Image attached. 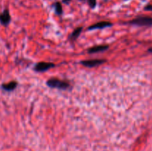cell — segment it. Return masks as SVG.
I'll return each instance as SVG.
<instances>
[{
  "instance_id": "obj_1",
  "label": "cell",
  "mask_w": 152,
  "mask_h": 151,
  "mask_svg": "<svg viewBox=\"0 0 152 151\" xmlns=\"http://www.w3.org/2000/svg\"><path fill=\"white\" fill-rule=\"evenodd\" d=\"M129 24L137 26H151L152 17L147 16H140L129 22Z\"/></svg>"
},
{
  "instance_id": "obj_2",
  "label": "cell",
  "mask_w": 152,
  "mask_h": 151,
  "mask_svg": "<svg viewBox=\"0 0 152 151\" xmlns=\"http://www.w3.org/2000/svg\"><path fill=\"white\" fill-rule=\"evenodd\" d=\"M47 84L50 87L62 89V90H66L70 87L69 83L57 78H50L47 81Z\"/></svg>"
},
{
  "instance_id": "obj_3",
  "label": "cell",
  "mask_w": 152,
  "mask_h": 151,
  "mask_svg": "<svg viewBox=\"0 0 152 151\" xmlns=\"http://www.w3.org/2000/svg\"><path fill=\"white\" fill-rule=\"evenodd\" d=\"M11 21V16L7 8L4 9L2 13H0V23L4 26H7Z\"/></svg>"
},
{
  "instance_id": "obj_4",
  "label": "cell",
  "mask_w": 152,
  "mask_h": 151,
  "mask_svg": "<svg viewBox=\"0 0 152 151\" xmlns=\"http://www.w3.org/2000/svg\"><path fill=\"white\" fill-rule=\"evenodd\" d=\"M54 67V64L50 62H39L34 67V70L37 72H44Z\"/></svg>"
},
{
  "instance_id": "obj_5",
  "label": "cell",
  "mask_w": 152,
  "mask_h": 151,
  "mask_svg": "<svg viewBox=\"0 0 152 151\" xmlns=\"http://www.w3.org/2000/svg\"><path fill=\"white\" fill-rule=\"evenodd\" d=\"M105 60H102V59H93V60H86L81 62V64L86 67L88 68H93V67L98 66L102 64L105 63Z\"/></svg>"
},
{
  "instance_id": "obj_6",
  "label": "cell",
  "mask_w": 152,
  "mask_h": 151,
  "mask_svg": "<svg viewBox=\"0 0 152 151\" xmlns=\"http://www.w3.org/2000/svg\"><path fill=\"white\" fill-rule=\"evenodd\" d=\"M18 85V83L15 81H12L7 84H1V88L6 91H13V90L16 88Z\"/></svg>"
},
{
  "instance_id": "obj_7",
  "label": "cell",
  "mask_w": 152,
  "mask_h": 151,
  "mask_svg": "<svg viewBox=\"0 0 152 151\" xmlns=\"http://www.w3.org/2000/svg\"><path fill=\"white\" fill-rule=\"evenodd\" d=\"M112 25V24L109 22H100L98 23L93 25L88 28L89 30H94V29H102V28H107V27H110Z\"/></svg>"
},
{
  "instance_id": "obj_8",
  "label": "cell",
  "mask_w": 152,
  "mask_h": 151,
  "mask_svg": "<svg viewBox=\"0 0 152 151\" xmlns=\"http://www.w3.org/2000/svg\"><path fill=\"white\" fill-rule=\"evenodd\" d=\"M108 45H98L88 49V52L89 53H99V52L105 51V50H108Z\"/></svg>"
},
{
  "instance_id": "obj_9",
  "label": "cell",
  "mask_w": 152,
  "mask_h": 151,
  "mask_svg": "<svg viewBox=\"0 0 152 151\" xmlns=\"http://www.w3.org/2000/svg\"><path fill=\"white\" fill-rule=\"evenodd\" d=\"M53 8H54L55 12H56V14H58V15L62 14V12H63V10H62V4H61L59 1H56L55 3H53Z\"/></svg>"
},
{
  "instance_id": "obj_10",
  "label": "cell",
  "mask_w": 152,
  "mask_h": 151,
  "mask_svg": "<svg viewBox=\"0 0 152 151\" xmlns=\"http://www.w3.org/2000/svg\"><path fill=\"white\" fill-rule=\"evenodd\" d=\"M82 30H83V28H77V29L74 30V31L71 33V37H70L71 39L72 40V41H74V40L77 39L79 37V36H80V34L81 33Z\"/></svg>"
},
{
  "instance_id": "obj_11",
  "label": "cell",
  "mask_w": 152,
  "mask_h": 151,
  "mask_svg": "<svg viewBox=\"0 0 152 151\" xmlns=\"http://www.w3.org/2000/svg\"><path fill=\"white\" fill-rule=\"evenodd\" d=\"M81 1H86L91 8L94 9L96 6V0H80Z\"/></svg>"
},
{
  "instance_id": "obj_12",
  "label": "cell",
  "mask_w": 152,
  "mask_h": 151,
  "mask_svg": "<svg viewBox=\"0 0 152 151\" xmlns=\"http://www.w3.org/2000/svg\"><path fill=\"white\" fill-rule=\"evenodd\" d=\"M144 10H147V11H152V4H147L144 7Z\"/></svg>"
},
{
  "instance_id": "obj_13",
  "label": "cell",
  "mask_w": 152,
  "mask_h": 151,
  "mask_svg": "<svg viewBox=\"0 0 152 151\" xmlns=\"http://www.w3.org/2000/svg\"><path fill=\"white\" fill-rule=\"evenodd\" d=\"M71 1V0H62V2L65 3V4H69Z\"/></svg>"
},
{
  "instance_id": "obj_14",
  "label": "cell",
  "mask_w": 152,
  "mask_h": 151,
  "mask_svg": "<svg viewBox=\"0 0 152 151\" xmlns=\"http://www.w3.org/2000/svg\"><path fill=\"white\" fill-rule=\"evenodd\" d=\"M149 51H151V52H152V49H150V50H149Z\"/></svg>"
},
{
  "instance_id": "obj_15",
  "label": "cell",
  "mask_w": 152,
  "mask_h": 151,
  "mask_svg": "<svg viewBox=\"0 0 152 151\" xmlns=\"http://www.w3.org/2000/svg\"><path fill=\"white\" fill-rule=\"evenodd\" d=\"M104 1H108V0H103Z\"/></svg>"
},
{
  "instance_id": "obj_16",
  "label": "cell",
  "mask_w": 152,
  "mask_h": 151,
  "mask_svg": "<svg viewBox=\"0 0 152 151\" xmlns=\"http://www.w3.org/2000/svg\"><path fill=\"white\" fill-rule=\"evenodd\" d=\"M124 1H128V0H124Z\"/></svg>"
}]
</instances>
